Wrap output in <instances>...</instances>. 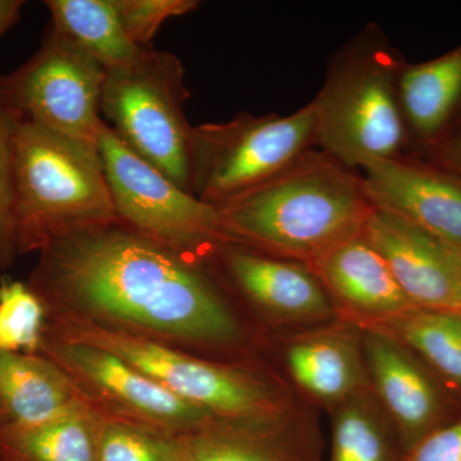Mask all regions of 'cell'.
I'll return each mask as SVG.
<instances>
[{"instance_id":"obj_1","label":"cell","mask_w":461,"mask_h":461,"mask_svg":"<svg viewBox=\"0 0 461 461\" xmlns=\"http://www.w3.org/2000/svg\"><path fill=\"white\" fill-rule=\"evenodd\" d=\"M27 285L51 317L168 345L235 344L242 335L202 264L118 221L51 240Z\"/></svg>"},{"instance_id":"obj_2","label":"cell","mask_w":461,"mask_h":461,"mask_svg":"<svg viewBox=\"0 0 461 461\" xmlns=\"http://www.w3.org/2000/svg\"><path fill=\"white\" fill-rule=\"evenodd\" d=\"M217 208L226 242L305 266L362 235L375 211L360 172L317 148Z\"/></svg>"},{"instance_id":"obj_3","label":"cell","mask_w":461,"mask_h":461,"mask_svg":"<svg viewBox=\"0 0 461 461\" xmlns=\"http://www.w3.org/2000/svg\"><path fill=\"white\" fill-rule=\"evenodd\" d=\"M403 65L375 25L345 45L311 102L317 148L355 171L406 156L409 136L399 87Z\"/></svg>"},{"instance_id":"obj_4","label":"cell","mask_w":461,"mask_h":461,"mask_svg":"<svg viewBox=\"0 0 461 461\" xmlns=\"http://www.w3.org/2000/svg\"><path fill=\"white\" fill-rule=\"evenodd\" d=\"M14 117L18 254L51 240L117 222L98 145Z\"/></svg>"},{"instance_id":"obj_5","label":"cell","mask_w":461,"mask_h":461,"mask_svg":"<svg viewBox=\"0 0 461 461\" xmlns=\"http://www.w3.org/2000/svg\"><path fill=\"white\" fill-rule=\"evenodd\" d=\"M48 332L98 346L198 406L222 423L272 426L287 423L286 396L258 373L200 359L172 345L71 317H51Z\"/></svg>"},{"instance_id":"obj_6","label":"cell","mask_w":461,"mask_h":461,"mask_svg":"<svg viewBox=\"0 0 461 461\" xmlns=\"http://www.w3.org/2000/svg\"><path fill=\"white\" fill-rule=\"evenodd\" d=\"M187 99L181 60L147 47L135 62L107 72L100 112L124 147L193 194Z\"/></svg>"},{"instance_id":"obj_7","label":"cell","mask_w":461,"mask_h":461,"mask_svg":"<svg viewBox=\"0 0 461 461\" xmlns=\"http://www.w3.org/2000/svg\"><path fill=\"white\" fill-rule=\"evenodd\" d=\"M317 148L312 103L288 115L241 113L193 127L191 193L222 205Z\"/></svg>"},{"instance_id":"obj_8","label":"cell","mask_w":461,"mask_h":461,"mask_svg":"<svg viewBox=\"0 0 461 461\" xmlns=\"http://www.w3.org/2000/svg\"><path fill=\"white\" fill-rule=\"evenodd\" d=\"M98 149L118 222L199 264L226 242L217 206L133 154L105 122Z\"/></svg>"},{"instance_id":"obj_9","label":"cell","mask_w":461,"mask_h":461,"mask_svg":"<svg viewBox=\"0 0 461 461\" xmlns=\"http://www.w3.org/2000/svg\"><path fill=\"white\" fill-rule=\"evenodd\" d=\"M105 77L93 57L50 32L26 63L0 75V104L21 120L98 145Z\"/></svg>"},{"instance_id":"obj_10","label":"cell","mask_w":461,"mask_h":461,"mask_svg":"<svg viewBox=\"0 0 461 461\" xmlns=\"http://www.w3.org/2000/svg\"><path fill=\"white\" fill-rule=\"evenodd\" d=\"M39 354L56 363L81 395L103 414L177 436L218 421L105 348L59 338L45 330Z\"/></svg>"},{"instance_id":"obj_11","label":"cell","mask_w":461,"mask_h":461,"mask_svg":"<svg viewBox=\"0 0 461 461\" xmlns=\"http://www.w3.org/2000/svg\"><path fill=\"white\" fill-rule=\"evenodd\" d=\"M363 346L373 395L403 453L461 417L460 397L406 346L372 330H363Z\"/></svg>"},{"instance_id":"obj_12","label":"cell","mask_w":461,"mask_h":461,"mask_svg":"<svg viewBox=\"0 0 461 461\" xmlns=\"http://www.w3.org/2000/svg\"><path fill=\"white\" fill-rule=\"evenodd\" d=\"M359 172L375 208L461 251V176L412 156L375 160Z\"/></svg>"},{"instance_id":"obj_13","label":"cell","mask_w":461,"mask_h":461,"mask_svg":"<svg viewBox=\"0 0 461 461\" xmlns=\"http://www.w3.org/2000/svg\"><path fill=\"white\" fill-rule=\"evenodd\" d=\"M364 235L417 308L461 312L456 253L417 226L375 208Z\"/></svg>"},{"instance_id":"obj_14","label":"cell","mask_w":461,"mask_h":461,"mask_svg":"<svg viewBox=\"0 0 461 461\" xmlns=\"http://www.w3.org/2000/svg\"><path fill=\"white\" fill-rule=\"evenodd\" d=\"M240 295L262 313L287 323H317L336 314L308 266L224 242L211 257Z\"/></svg>"},{"instance_id":"obj_15","label":"cell","mask_w":461,"mask_h":461,"mask_svg":"<svg viewBox=\"0 0 461 461\" xmlns=\"http://www.w3.org/2000/svg\"><path fill=\"white\" fill-rule=\"evenodd\" d=\"M308 267L341 321L355 326H366L415 308L364 232L330 249Z\"/></svg>"},{"instance_id":"obj_16","label":"cell","mask_w":461,"mask_h":461,"mask_svg":"<svg viewBox=\"0 0 461 461\" xmlns=\"http://www.w3.org/2000/svg\"><path fill=\"white\" fill-rule=\"evenodd\" d=\"M285 357L297 386L318 402L338 406L371 390L363 330L350 321L294 339Z\"/></svg>"},{"instance_id":"obj_17","label":"cell","mask_w":461,"mask_h":461,"mask_svg":"<svg viewBox=\"0 0 461 461\" xmlns=\"http://www.w3.org/2000/svg\"><path fill=\"white\" fill-rule=\"evenodd\" d=\"M84 400L44 355L0 351V433L38 426Z\"/></svg>"},{"instance_id":"obj_18","label":"cell","mask_w":461,"mask_h":461,"mask_svg":"<svg viewBox=\"0 0 461 461\" xmlns=\"http://www.w3.org/2000/svg\"><path fill=\"white\" fill-rule=\"evenodd\" d=\"M400 100L409 136L406 156H420L461 113V44L427 62H405Z\"/></svg>"},{"instance_id":"obj_19","label":"cell","mask_w":461,"mask_h":461,"mask_svg":"<svg viewBox=\"0 0 461 461\" xmlns=\"http://www.w3.org/2000/svg\"><path fill=\"white\" fill-rule=\"evenodd\" d=\"M180 461H318L313 446L290 424L244 426L215 421L178 436Z\"/></svg>"},{"instance_id":"obj_20","label":"cell","mask_w":461,"mask_h":461,"mask_svg":"<svg viewBox=\"0 0 461 461\" xmlns=\"http://www.w3.org/2000/svg\"><path fill=\"white\" fill-rule=\"evenodd\" d=\"M103 412L87 400L30 427L0 433V461H98Z\"/></svg>"},{"instance_id":"obj_21","label":"cell","mask_w":461,"mask_h":461,"mask_svg":"<svg viewBox=\"0 0 461 461\" xmlns=\"http://www.w3.org/2000/svg\"><path fill=\"white\" fill-rule=\"evenodd\" d=\"M395 339L461 399V312L411 308L360 327Z\"/></svg>"},{"instance_id":"obj_22","label":"cell","mask_w":461,"mask_h":461,"mask_svg":"<svg viewBox=\"0 0 461 461\" xmlns=\"http://www.w3.org/2000/svg\"><path fill=\"white\" fill-rule=\"evenodd\" d=\"M51 32L93 57L105 71L135 62L145 48L130 41L113 0H47Z\"/></svg>"},{"instance_id":"obj_23","label":"cell","mask_w":461,"mask_h":461,"mask_svg":"<svg viewBox=\"0 0 461 461\" xmlns=\"http://www.w3.org/2000/svg\"><path fill=\"white\" fill-rule=\"evenodd\" d=\"M335 409L330 461H402L395 429L372 390Z\"/></svg>"},{"instance_id":"obj_24","label":"cell","mask_w":461,"mask_h":461,"mask_svg":"<svg viewBox=\"0 0 461 461\" xmlns=\"http://www.w3.org/2000/svg\"><path fill=\"white\" fill-rule=\"evenodd\" d=\"M173 433L103 414L98 461H180V441Z\"/></svg>"},{"instance_id":"obj_25","label":"cell","mask_w":461,"mask_h":461,"mask_svg":"<svg viewBox=\"0 0 461 461\" xmlns=\"http://www.w3.org/2000/svg\"><path fill=\"white\" fill-rule=\"evenodd\" d=\"M47 317L44 303L29 285L5 278L0 284V351L39 354Z\"/></svg>"},{"instance_id":"obj_26","label":"cell","mask_w":461,"mask_h":461,"mask_svg":"<svg viewBox=\"0 0 461 461\" xmlns=\"http://www.w3.org/2000/svg\"><path fill=\"white\" fill-rule=\"evenodd\" d=\"M14 129V114L0 104V269L9 268L18 256Z\"/></svg>"},{"instance_id":"obj_27","label":"cell","mask_w":461,"mask_h":461,"mask_svg":"<svg viewBox=\"0 0 461 461\" xmlns=\"http://www.w3.org/2000/svg\"><path fill=\"white\" fill-rule=\"evenodd\" d=\"M124 32L133 44L150 47L159 27L171 17H181L199 7L196 0H113Z\"/></svg>"},{"instance_id":"obj_28","label":"cell","mask_w":461,"mask_h":461,"mask_svg":"<svg viewBox=\"0 0 461 461\" xmlns=\"http://www.w3.org/2000/svg\"><path fill=\"white\" fill-rule=\"evenodd\" d=\"M402 461H461V417L418 442Z\"/></svg>"},{"instance_id":"obj_29","label":"cell","mask_w":461,"mask_h":461,"mask_svg":"<svg viewBox=\"0 0 461 461\" xmlns=\"http://www.w3.org/2000/svg\"><path fill=\"white\" fill-rule=\"evenodd\" d=\"M418 158L461 176V113L444 136Z\"/></svg>"},{"instance_id":"obj_30","label":"cell","mask_w":461,"mask_h":461,"mask_svg":"<svg viewBox=\"0 0 461 461\" xmlns=\"http://www.w3.org/2000/svg\"><path fill=\"white\" fill-rule=\"evenodd\" d=\"M25 2L23 0H0V38L16 25Z\"/></svg>"},{"instance_id":"obj_31","label":"cell","mask_w":461,"mask_h":461,"mask_svg":"<svg viewBox=\"0 0 461 461\" xmlns=\"http://www.w3.org/2000/svg\"><path fill=\"white\" fill-rule=\"evenodd\" d=\"M455 253H456L457 271H459V277L461 282V251L455 250Z\"/></svg>"}]
</instances>
